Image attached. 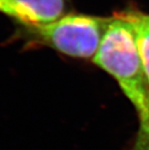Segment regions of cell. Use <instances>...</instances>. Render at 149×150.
Returning a JSON list of instances; mask_svg holds the SVG:
<instances>
[{"label":"cell","instance_id":"6da1fadb","mask_svg":"<svg viewBox=\"0 0 149 150\" xmlns=\"http://www.w3.org/2000/svg\"><path fill=\"white\" fill-rule=\"evenodd\" d=\"M93 63L109 74L137 110L141 123L149 119V83L133 25L125 12L109 17Z\"/></svg>","mask_w":149,"mask_h":150},{"label":"cell","instance_id":"5b68a950","mask_svg":"<svg viewBox=\"0 0 149 150\" xmlns=\"http://www.w3.org/2000/svg\"><path fill=\"white\" fill-rule=\"evenodd\" d=\"M126 150H149V119L144 123H141L135 140Z\"/></svg>","mask_w":149,"mask_h":150},{"label":"cell","instance_id":"3957f363","mask_svg":"<svg viewBox=\"0 0 149 150\" xmlns=\"http://www.w3.org/2000/svg\"><path fill=\"white\" fill-rule=\"evenodd\" d=\"M67 0H0V13L20 24H46L66 15Z\"/></svg>","mask_w":149,"mask_h":150},{"label":"cell","instance_id":"277c9868","mask_svg":"<svg viewBox=\"0 0 149 150\" xmlns=\"http://www.w3.org/2000/svg\"><path fill=\"white\" fill-rule=\"evenodd\" d=\"M124 12L134 28L138 52L149 83V15L137 10Z\"/></svg>","mask_w":149,"mask_h":150},{"label":"cell","instance_id":"7a4b0ae2","mask_svg":"<svg viewBox=\"0 0 149 150\" xmlns=\"http://www.w3.org/2000/svg\"><path fill=\"white\" fill-rule=\"evenodd\" d=\"M109 17L69 13L46 24H20L23 35L73 58L90 59L102 42Z\"/></svg>","mask_w":149,"mask_h":150}]
</instances>
